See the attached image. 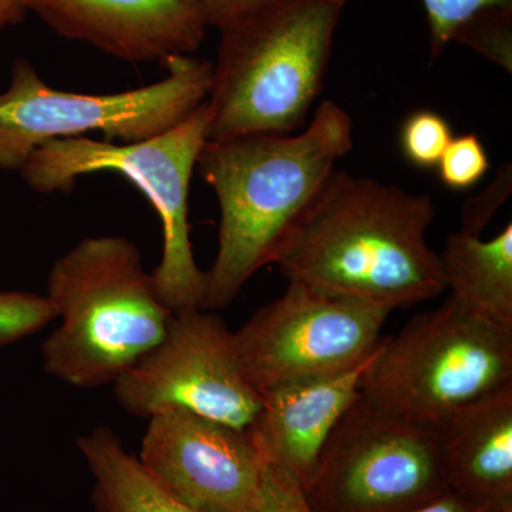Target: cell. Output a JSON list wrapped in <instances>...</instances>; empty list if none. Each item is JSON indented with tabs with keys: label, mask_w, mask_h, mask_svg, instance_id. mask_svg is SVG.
<instances>
[{
	"label": "cell",
	"mask_w": 512,
	"mask_h": 512,
	"mask_svg": "<svg viewBox=\"0 0 512 512\" xmlns=\"http://www.w3.org/2000/svg\"><path fill=\"white\" fill-rule=\"evenodd\" d=\"M434 217L427 195L335 170L274 264L288 281L396 311L447 289L427 241Z\"/></svg>",
	"instance_id": "obj_1"
},
{
	"label": "cell",
	"mask_w": 512,
	"mask_h": 512,
	"mask_svg": "<svg viewBox=\"0 0 512 512\" xmlns=\"http://www.w3.org/2000/svg\"><path fill=\"white\" fill-rule=\"evenodd\" d=\"M353 148V123L335 101L319 104L301 134L207 140L197 168L220 205L218 248L205 271L202 309L228 308L275 256Z\"/></svg>",
	"instance_id": "obj_2"
},
{
	"label": "cell",
	"mask_w": 512,
	"mask_h": 512,
	"mask_svg": "<svg viewBox=\"0 0 512 512\" xmlns=\"http://www.w3.org/2000/svg\"><path fill=\"white\" fill-rule=\"evenodd\" d=\"M45 296L60 325L40 349L43 370L77 389L111 386L163 339L174 315L140 249L120 235L84 238L60 256Z\"/></svg>",
	"instance_id": "obj_3"
},
{
	"label": "cell",
	"mask_w": 512,
	"mask_h": 512,
	"mask_svg": "<svg viewBox=\"0 0 512 512\" xmlns=\"http://www.w3.org/2000/svg\"><path fill=\"white\" fill-rule=\"evenodd\" d=\"M343 6L339 0H266L220 30L207 99L208 140L291 134L305 126Z\"/></svg>",
	"instance_id": "obj_4"
},
{
	"label": "cell",
	"mask_w": 512,
	"mask_h": 512,
	"mask_svg": "<svg viewBox=\"0 0 512 512\" xmlns=\"http://www.w3.org/2000/svg\"><path fill=\"white\" fill-rule=\"evenodd\" d=\"M207 101L187 119L158 136L136 143L92 137L50 141L20 168L23 181L40 194L69 192L84 175H123L146 195L161 221L163 252L151 272L161 301L173 313L202 309L205 271L191 244L190 185L208 140Z\"/></svg>",
	"instance_id": "obj_5"
},
{
	"label": "cell",
	"mask_w": 512,
	"mask_h": 512,
	"mask_svg": "<svg viewBox=\"0 0 512 512\" xmlns=\"http://www.w3.org/2000/svg\"><path fill=\"white\" fill-rule=\"evenodd\" d=\"M512 384V332L485 322L453 296L383 338L360 393L403 419L439 430L485 394Z\"/></svg>",
	"instance_id": "obj_6"
},
{
	"label": "cell",
	"mask_w": 512,
	"mask_h": 512,
	"mask_svg": "<svg viewBox=\"0 0 512 512\" xmlns=\"http://www.w3.org/2000/svg\"><path fill=\"white\" fill-rule=\"evenodd\" d=\"M163 63L167 76L160 82L121 93L82 94L49 86L19 57L8 89L0 93V170L20 171L50 141L100 133L136 143L177 126L210 96L212 63L192 55Z\"/></svg>",
	"instance_id": "obj_7"
},
{
	"label": "cell",
	"mask_w": 512,
	"mask_h": 512,
	"mask_svg": "<svg viewBox=\"0 0 512 512\" xmlns=\"http://www.w3.org/2000/svg\"><path fill=\"white\" fill-rule=\"evenodd\" d=\"M311 512H412L448 491L439 430L366 397L336 424L301 488Z\"/></svg>",
	"instance_id": "obj_8"
},
{
	"label": "cell",
	"mask_w": 512,
	"mask_h": 512,
	"mask_svg": "<svg viewBox=\"0 0 512 512\" xmlns=\"http://www.w3.org/2000/svg\"><path fill=\"white\" fill-rule=\"evenodd\" d=\"M392 312L289 281L279 298L235 330L242 369L259 394L346 372L376 352Z\"/></svg>",
	"instance_id": "obj_9"
},
{
	"label": "cell",
	"mask_w": 512,
	"mask_h": 512,
	"mask_svg": "<svg viewBox=\"0 0 512 512\" xmlns=\"http://www.w3.org/2000/svg\"><path fill=\"white\" fill-rule=\"evenodd\" d=\"M111 386L121 409L144 419L185 410L245 430L261 407L234 332L205 309L174 313L163 339Z\"/></svg>",
	"instance_id": "obj_10"
},
{
	"label": "cell",
	"mask_w": 512,
	"mask_h": 512,
	"mask_svg": "<svg viewBox=\"0 0 512 512\" xmlns=\"http://www.w3.org/2000/svg\"><path fill=\"white\" fill-rule=\"evenodd\" d=\"M138 460L195 512H248L265 473L247 430L185 410L148 419Z\"/></svg>",
	"instance_id": "obj_11"
},
{
	"label": "cell",
	"mask_w": 512,
	"mask_h": 512,
	"mask_svg": "<svg viewBox=\"0 0 512 512\" xmlns=\"http://www.w3.org/2000/svg\"><path fill=\"white\" fill-rule=\"evenodd\" d=\"M57 35L124 62H161L200 49L208 26L200 0H20Z\"/></svg>",
	"instance_id": "obj_12"
},
{
	"label": "cell",
	"mask_w": 512,
	"mask_h": 512,
	"mask_svg": "<svg viewBox=\"0 0 512 512\" xmlns=\"http://www.w3.org/2000/svg\"><path fill=\"white\" fill-rule=\"evenodd\" d=\"M376 352L338 375L286 384L261 394L259 412L245 430L266 467L301 488L306 484L336 424L360 396L363 375Z\"/></svg>",
	"instance_id": "obj_13"
},
{
	"label": "cell",
	"mask_w": 512,
	"mask_h": 512,
	"mask_svg": "<svg viewBox=\"0 0 512 512\" xmlns=\"http://www.w3.org/2000/svg\"><path fill=\"white\" fill-rule=\"evenodd\" d=\"M448 491L485 512H512V384L457 410L439 429Z\"/></svg>",
	"instance_id": "obj_14"
},
{
	"label": "cell",
	"mask_w": 512,
	"mask_h": 512,
	"mask_svg": "<svg viewBox=\"0 0 512 512\" xmlns=\"http://www.w3.org/2000/svg\"><path fill=\"white\" fill-rule=\"evenodd\" d=\"M440 255L447 289L467 311L512 332V224L484 241L453 232Z\"/></svg>",
	"instance_id": "obj_15"
},
{
	"label": "cell",
	"mask_w": 512,
	"mask_h": 512,
	"mask_svg": "<svg viewBox=\"0 0 512 512\" xmlns=\"http://www.w3.org/2000/svg\"><path fill=\"white\" fill-rule=\"evenodd\" d=\"M76 447L94 480V512H195L168 493L138 457L128 453L111 427H94L77 437Z\"/></svg>",
	"instance_id": "obj_16"
},
{
	"label": "cell",
	"mask_w": 512,
	"mask_h": 512,
	"mask_svg": "<svg viewBox=\"0 0 512 512\" xmlns=\"http://www.w3.org/2000/svg\"><path fill=\"white\" fill-rule=\"evenodd\" d=\"M453 137V128L440 113L416 110L406 117L400 128V150L413 167L433 170Z\"/></svg>",
	"instance_id": "obj_17"
},
{
	"label": "cell",
	"mask_w": 512,
	"mask_h": 512,
	"mask_svg": "<svg viewBox=\"0 0 512 512\" xmlns=\"http://www.w3.org/2000/svg\"><path fill=\"white\" fill-rule=\"evenodd\" d=\"M453 42L476 50L512 73V8H491L468 20Z\"/></svg>",
	"instance_id": "obj_18"
},
{
	"label": "cell",
	"mask_w": 512,
	"mask_h": 512,
	"mask_svg": "<svg viewBox=\"0 0 512 512\" xmlns=\"http://www.w3.org/2000/svg\"><path fill=\"white\" fill-rule=\"evenodd\" d=\"M55 320V309L45 295L0 291V348L35 335Z\"/></svg>",
	"instance_id": "obj_19"
},
{
	"label": "cell",
	"mask_w": 512,
	"mask_h": 512,
	"mask_svg": "<svg viewBox=\"0 0 512 512\" xmlns=\"http://www.w3.org/2000/svg\"><path fill=\"white\" fill-rule=\"evenodd\" d=\"M346 3L348 0H339ZM429 25V49L431 59H439L441 53L464 25L491 8H512V0H421Z\"/></svg>",
	"instance_id": "obj_20"
},
{
	"label": "cell",
	"mask_w": 512,
	"mask_h": 512,
	"mask_svg": "<svg viewBox=\"0 0 512 512\" xmlns=\"http://www.w3.org/2000/svg\"><path fill=\"white\" fill-rule=\"evenodd\" d=\"M490 157L483 141L474 133L453 137L437 170L448 190L467 191L476 187L490 170Z\"/></svg>",
	"instance_id": "obj_21"
},
{
	"label": "cell",
	"mask_w": 512,
	"mask_h": 512,
	"mask_svg": "<svg viewBox=\"0 0 512 512\" xmlns=\"http://www.w3.org/2000/svg\"><path fill=\"white\" fill-rule=\"evenodd\" d=\"M512 187L511 164L504 165L498 171L497 180L485 190L484 194L471 198L464 205L461 214L460 231L481 237V232L493 220L495 212L510 197Z\"/></svg>",
	"instance_id": "obj_22"
},
{
	"label": "cell",
	"mask_w": 512,
	"mask_h": 512,
	"mask_svg": "<svg viewBox=\"0 0 512 512\" xmlns=\"http://www.w3.org/2000/svg\"><path fill=\"white\" fill-rule=\"evenodd\" d=\"M248 512H311L301 487L274 468L265 466L254 503Z\"/></svg>",
	"instance_id": "obj_23"
},
{
	"label": "cell",
	"mask_w": 512,
	"mask_h": 512,
	"mask_svg": "<svg viewBox=\"0 0 512 512\" xmlns=\"http://www.w3.org/2000/svg\"><path fill=\"white\" fill-rule=\"evenodd\" d=\"M208 26L222 30L247 18L266 0H200Z\"/></svg>",
	"instance_id": "obj_24"
},
{
	"label": "cell",
	"mask_w": 512,
	"mask_h": 512,
	"mask_svg": "<svg viewBox=\"0 0 512 512\" xmlns=\"http://www.w3.org/2000/svg\"><path fill=\"white\" fill-rule=\"evenodd\" d=\"M412 512H485L478 510V508L473 507L466 503V501L461 500L460 497H457L456 494L451 493V491H447L446 494L440 495L436 500L430 501L423 507L417 508Z\"/></svg>",
	"instance_id": "obj_25"
},
{
	"label": "cell",
	"mask_w": 512,
	"mask_h": 512,
	"mask_svg": "<svg viewBox=\"0 0 512 512\" xmlns=\"http://www.w3.org/2000/svg\"><path fill=\"white\" fill-rule=\"evenodd\" d=\"M25 13L20 0H0V30L19 22Z\"/></svg>",
	"instance_id": "obj_26"
}]
</instances>
